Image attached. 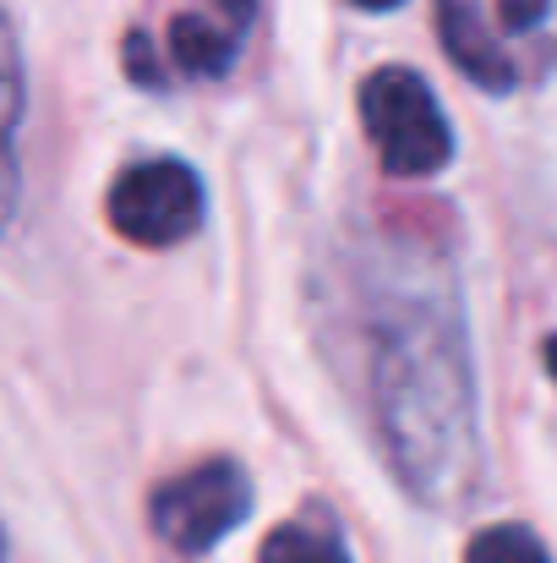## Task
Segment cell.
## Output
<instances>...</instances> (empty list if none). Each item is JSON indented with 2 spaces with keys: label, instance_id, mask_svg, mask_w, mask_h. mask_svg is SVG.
Here are the masks:
<instances>
[{
  "label": "cell",
  "instance_id": "8fae6325",
  "mask_svg": "<svg viewBox=\"0 0 557 563\" xmlns=\"http://www.w3.org/2000/svg\"><path fill=\"white\" fill-rule=\"evenodd\" d=\"M252 5H257V0H219V11H224L235 27H246V22H252Z\"/></svg>",
  "mask_w": 557,
  "mask_h": 563
},
{
  "label": "cell",
  "instance_id": "3957f363",
  "mask_svg": "<svg viewBox=\"0 0 557 563\" xmlns=\"http://www.w3.org/2000/svg\"><path fill=\"white\" fill-rule=\"evenodd\" d=\"M246 515H252V482L235 460H202L186 476L159 482L148 498L154 537L181 559H202L208 548H219Z\"/></svg>",
  "mask_w": 557,
  "mask_h": 563
},
{
  "label": "cell",
  "instance_id": "30bf717a",
  "mask_svg": "<svg viewBox=\"0 0 557 563\" xmlns=\"http://www.w3.org/2000/svg\"><path fill=\"white\" fill-rule=\"evenodd\" d=\"M542 11H547V0H503L509 27H531V22H542Z\"/></svg>",
  "mask_w": 557,
  "mask_h": 563
},
{
  "label": "cell",
  "instance_id": "52a82bcc",
  "mask_svg": "<svg viewBox=\"0 0 557 563\" xmlns=\"http://www.w3.org/2000/svg\"><path fill=\"white\" fill-rule=\"evenodd\" d=\"M241 27L235 22H213V16H176L170 22V60L186 77H224L235 60Z\"/></svg>",
  "mask_w": 557,
  "mask_h": 563
},
{
  "label": "cell",
  "instance_id": "9c48e42d",
  "mask_svg": "<svg viewBox=\"0 0 557 563\" xmlns=\"http://www.w3.org/2000/svg\"><path fill=\"white\" fill-rule=\"evenodd\" d=\"M465 563H553V559H547V548L536 542V531H525V526H487V531L470 542Z\"/></svg>",
  "mask_w": 557,
  "mask_h": 563
},
{
  "label": "cell",
  "instance_id": "7c38bea8",
  "mask_svg": "<svg viewBox=\"0 0 557 563\" xmlns=\"http://www.w3.org/2000/svg\"><path fill=\"white\" fill-rule=\"evenodd\" d=\"M547 373H553V383H557V334L547 340Z\"/></svg>",
  "mask_w": 557,
  "mask_h": 563
},
{
  "label": "cell",
  "instance_id": "5b68a950",
  "mask_svg": "<svg viewBox=\"0 0 557 563\" xmlns=\"http://www.w3.org/2000/svg\"><path fill=\"white\" fill-rule=\"evenodd\" d=\"M437 22H443V44H448V55H454L481 88H492V93L514 88V60H509L503 44L487 33L476 0H437Z\"/></svg>",
  "mask_w": 557,
  "mask_h": 563
},
{
  "label": "cell",
  "instance_id": "8992f818",
  "mask_svg": "<svg viewBox=\"0 0 557 563\" xmlns=\"http://www.w3.org/2000/svg\"><path fill=\"white\" fill-rule=\"evenodd\" d=\"M22 110H27V77H22V49L16 33L0 11V230L16 213L22 197V159H16V132H22Z\"/></svg>",
  "mask_w": 557,
  "mask_h": 563
},
{
  "label": "cell",
  "instance_id": "4fadbf2b",
  "mask_svg": "<svg viewBox=\"0 0 557 563\" xmlns=\"http://www.w3.org/2000/svg\"><path fill=\"white\" fill-rule=\"evenodd\" d=\"M361 11H388V5H399V0H356Z\"/></svg>",
  "mask_w": 557,
  "mask_h": 563
},
{
  "label": "cell",
  "instance_id": "277c9868",
  "mask_svg": "<svg viewBox=\"0 0 557 563\" xmlns=\"http://www.w3.org/2000/svg\"><path fill=\"white\" fill-rule=\"evenodd\" d=\"M104 213L132 246H181L186 235L202 230L208 191L181 159H137L110 181Z\"/></svg>",
  "mask_w": 557,
  "mask_h": 563
},
{
  "label": "cell",
  "instance_id": "6da1fadb",
  "mask_svg": "<svg viewBox=\"0 0 557 563\" xmlns=\"http://www.w3.org/2000/svg\"><path fill=\"white\" fill-rule=\"evenodd\" d=\"M371 410L404 493L459 509L481 482L465 312L437 257H388L371 285Z\"/></svg>",
  "mask_w": 557,
  "mask_h": 563
},
{
  "label": "cell",
  "instance_id": "ba28073f",
  "mask_svg": "<svg viewBox=\"0 0 557 563\" xmlns=\"http://www.w3.org/2000/svg\"><path fill=\"white\" fill-rule=\"evenodd\" d=\"M257 563H350V553L323 526H279V531H268Z\"/></svg>",
  "mask_w": 557,
  "mask_h": 563
},
{
  "label": "cell",
  "instance_id": "5bb4252c",
  "mask_svg": "<svg viewBox=\"0 0 557 563\" xmlns=\"http://www.w3.org/2000/svg\"><path fill=\"white\" fill-rule=\"evenodd\" d=\"M0 563H5V531H0Z\"/></svg>",
  "mask_w": 557,
  "mask_h": 563
},
{
  "label": "cell",
  "instance_id": "7a4b0ae2",
  "mask_svg": "<svg viewBox=\"0 0 557 563\" xmlns=\"http://www.w3.org/2000/svg\"><path fill=\"white\" fill-rule=\"evenodd\" d=\"M361 121L377 159L393 176H437L454 154V132L443 121L437 93L410 66H382L361 88Z\"/></svg>",
  "mask_w": 557,
  "mask_h": 563
}]
</instances>
